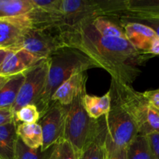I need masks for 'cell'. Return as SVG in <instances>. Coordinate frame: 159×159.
<instances>
[{
    "mask_svg": "<svg viewBox=\"0 0 159 159\" xmlns=\"http://www.w3.org/2000/svg\"><path fill=\"white\" fill-rule=\"evenodd\" d=\"M10 77H7V76H0V89L4 85V84L9 80V79Z\"/></svg>",
    "mask_w": 159,
    "mask_h": 159,
    "instance_id": "35",
    "label": "cell"
},
{
    "mask_svg": "<svg viewBox=\"0 0 159 159\" xmlns=\"http://www.w3.org/2000/svg\"><path fill=\"white\" fill-rule=\"evenodd\" d=\"M86 80L87 75L85 72L74 75L70 77L54 93L51 99V106L56 102L65 107L69 106L76 96L85 88Z\"/></svg>",
    "mask_w": 159,
    "mask_h": 159,
    "instance_id": "13",
    "label": "cell"
},
{
    "mask_svg": "<svg viewBox=\"0 0 159 159\" xmlns=\"http://www.w3.org/2000/svg\"><path fill=\"white\" fill-rule=\"evenodd\" d=\"M126 21V20H124ZM130 22H138V23H142V24L146 25V26H149L152 28L157 36L159 37V19H147V20H128Z\"/></svg>",
    "mask_w": 159,
    "mask_h": 159,
    "instance_id": "32",
    "label": "cell"
},
{
    "mask_svg": "<svg viewBox=\"0 0 159 159\" xmlns=\"http://www.w3.org/2000/svg\"><path fill=\"white\" fill-rule=\"evenodd\" d=\"M82 102L85 111L92 119L98 120L103 116L99 107L98 96H91L85 93L82 98Z\"/></svg>",
    "mask_w": 159,
    "mask_h": 159,
    "instance_id": "25",
    "label": "cell"
},
{
    "mask_svg": "<svg viewBox=\"0 0 159 159\" xmlns=\"http://www.w3.org/2000/svg\"><path fill=\"white\" fill-rule=\"evenodd\" d=\"M63 26H71L99 16L120 19L126 12L125 0H61Z\"/></svg>",
    "mask_w": 159,
    "mask_h": 159,
    "instance_id": "5",
    "label": "cell"
},
{
    "mask_svg": "<svg viewBox=\"0 0 159 159\" xmlns=\"http://www.w3.org/2000/svg\"><path fill=\"white\" fill-rule=\"evenodd\" d=\"M52 148L47 159H78L73 146L65 139L61 140Z\"/></svg>",
    "mask_w": 159,
    "mask_h": 159,
    "instance_id": "22",
    "label": "cell"
},
{
    "mask_svg": "<svg viewBox=\"0 0 159 159\" xmlns=\"http://www.w3.org/2000/svg\"><path fill=\"white\" fill-rule=\"evenodd\" d=\"M23 81L24 74L23 72L20 73L16 75L11 76L9 80L0 89V108H12Z\"/></svg>",
    "mask_w": 159,
    "mask_h": 159,
    "instance_id": "17",
    "label": "cell"
},
{
    "mask_svg": "<svg viewBox=\"0 0 159 159\" xmlns=\"http://www.w3.org/2000/svg\"><path fill=\"white\" fill-rule=\"evenodd\" d=\"M49 70V60L43 59L25 71L24 81L21 85L16 99L12 107L13 114L22 107L29 104L35 105L46 85Z\"/></svg>",
    "mask_w": 159,
    "mask_h": 159,
    "instance_id": "8",
    "label": "cell"
},
{
    "mask_svg": "<svg viewBox=\"0 0 159 159\" xmlns=\"http://www.w3.org/2000/svg\"><path fill=\"white\" fill-rule=\"evenodd\" d=\"M16 133L18 138L31 148H40L43 144V134L38 124H17Z\"/></svg>",
    "mask_w": 159,
    "mask_h": 159,
    "instance_id": "16",
    "label": "cell"
},
{
    "mask_svg": "<svg viewBox=\"0 0 159 159\" xmlns=\"http://www.w3.org/2000/svg\"><path fill=\"white\" fill-rule=\"evenodd\" d=\"M149 105L159 113V88L142 93Z\"/></svg>",
    "mask_w": 159,
    "mask_h": 159,
    "instance_id": "28",
    "label": "cell"
},
{
    "mask_svg": "<svg viewBox=\"0 0 159 159\" xmlns=\"http://www.w3.org/2000/svg\"><path fill=\"white\" fill-rule=\"evenodd\" d=\"M148 54L152 56L159 55V37L155 39L153 41Z\"/></svg>",
    "mask_w": 159,
    "mask_h": 159,
    "instance_id": "33",
    "label": "cell"
},
{
    "mask_svg": "<svg viewBox=\"0 0 159 159\" xmlns=\"http://www.w3.org/2000/svg\"><path fill=\"white\" fill-rule=\"evenodd\" d=\"M12 51L7 49H0V65L3 63V61H5V59L6 58L8 55L9 54V53Z\"/></svg>",
    "mask_w": 159,
    "mask_h": 159,
    "instance_id": "34",
    "label": "cell"
},
{
    "mask_svg": "<svg viewBox=\"0 0 159 159\" xmlns=\"http://www.w3.org/2000/svg\"><path fill=\"white\" fill-rule=\"evenodd\" d=\"M92 23L96 30L102 37L127 39L123 26H118L107 17H96L92 20Z\"/></svg>",
    "mask_w": 159,
    "mask_h": 159,
    "instance_id": "21",
    "label": "cell"
},
{
    "mask_svg": "<svg viewBox=\"0 0 159 159\" xmlns=\"http://www.w3.org/2000/svg\"><path fill=\"white\" fill-rule=\"evenodd\" d=\"M109 91L135 123L139 135L147 136L159 131V113L149 105L142 93L114 79H112Z\"/></svg>",
    "mask_w": 159,
    "mask_h": 159,
    "instance_id": "3",
    "label": "cell"
},
{
    "mask_svg": "<svg viewBox=\"0 0 159 159\" xmlns=\"http://www.w3.org/2000/svg\"><path fill=\"white\" fill-rule=\"evenodd\" d=\"M106 135H107V129L104 123L103 127L98 133V134L79 152L78 155V159H105L104 141H105Z\"/></svg>",
    "mask_w": 159,
    "mask_h": 159,
    "instance_id": "19",
    "label": "cell"
},
{
    "mask_svg": "<svg viewBox=\"0 0 159 159\" xmlns=\"http://www.w3.org/2000/svg\"><path fill=\"white\" fill-rule=\"evenodd\" d=\"M85 93L86 88L83 89L68 106L65 122L64 139L73 146L77 155L98 134L104 124L102 116L93 120L85 111L82 102Z\"/></svg>",
    "mask_w": 159,
    "mask_h": 159,
    "instance_id": "4",
    "label": "cell"
},
{
    "mask_svg": "<svg viewBox=\"0 0 159 159\" xmlns=\"http://www.w3.org/2000/svg\"><path fill=\"white\" fill-rule=\"evenodd\" d=\"M16 127L15 121L0 126V159H15Z\"/></svg>",
    "mask_w": 159,
    "mask_h": 159,
    "instance_id": "15",
    "label": "cell"
},
{
    "mask_svg": "<svg viewBox=\"0 0 159 159\" xmlns=\"http://www.w3.org/2000/svg\"><path fill=\"white\" fill-rule=\"evenodd\" d=\"M33 9L32 0H0V19L26 15Z\"/></svg>",
    "mask_w": 159,
    "mask_h": 159,
    "instance_id": "18",
    "label": "cell"
},
{
    "mask_svg": "<svg viewBox=\"0 0 159 159\" xmlns=\"http://www.w3.org/2000/svg\"><path fill=\"white\" fill-rule=\"evenodd\" d=\"M102 116L107 136L118 147L127 148L130 141L139 134L131 117L112 96L110 110Z\"/></svg>",
    "mask_w": 159,
    "mask_h": 159,
    "instance_id": "7",
    "label": "cell"
},
{
    "mask_svg": "<svg viewBox=\"0 0 159 159\" xmlns=\"http://www.w3.org/2000/svg\"><path fill=\"white\" fill-rule=\"evenodd\" d=\"M40 114L37 107L34 104H29L22 107L14 115L16 123L19 124V122L23 124H37Z\"/></svg>",
    "mask_w": 159,
    "mask_h": 159,
    "instance_id": "23",
    "label": "cell"
},
{
    "mask_svg": "<svg viewBox=\"0 0 159 159\" xmlns=\"http://www.w3.org/2000/svg\"><path fill=\"white\" fill-rule=\"evenodd\" d=\"M127 159H155L147 136L135 137L126 148Z\"/></svg>",
    "mask_w": 159,
    "mask_h": 159,
    "instance_id": "20",
    "label": "cell"
},
{
    "mask_svg": "<svg viewBox=\"0 0 159 159\" xmlns=\"http://www.w3.org/2000/svg\"><path fill=\"white\" fill-rule=\"evenodd\" d=\"M121 24L124 30L127 40L139 52L144 54H149L148 52L152 43L158 37L155 31L149 26L138 22L121 20Z\"/></svg>",
    "mask_w": 159,
    "mask_h": 159,
    "instance_id": "11",
    "label": "cell"
},
{
    "mask_svg": "<svg viewBox=\"0 0 159 159\" xmlns=\"http://www.w3.org/2000/svg\"><path fill=\"white\" fill-rule=\"evenodd\" d=\"M68 110V106L56 102L40 116L37 124L41 127L43 134V144L40 148L43 152L64 139Z\"/></svg>",
    "mask_w": 159,
    "mask_h": 159,
    "instance_id": "9",
    "label": "cell"
},
{
    "mask_svg": "<svg viewBox=\"0 0 159 159\" xmlns=\"http://www.w3.org/2000/svg\"><path fill=\"white\" fill-rule=\"evenodd\" d=\"M147 138L154 157L155 159H159V131L149 134L147 135Z\"/></svg>",
    "mask_w": 159,
    "mask_h": 159,
    "instance_id": "29",
    "label": "cell"
},
{
    "mask_svg": "<svg viewBox=\"0 0 159 159\" xmlns=\"http://www.w3.org/2000/svg\"><path fill=\"white\" fill-rule=\"evenodd\" d=\"M126 12L121 20L159 19V0H125Z\"/></svg>",
    "mask_w": 159,
    "mask_h": 159,
    "instance_id": "14",
    "label": "cell"
},
{
    "mask_svg": "<svg viewBox=\"0 0 159 159\" xmlns=\"http://www.w3.org/2000/svg\"><path fill=\"white\" fill-rule=\"evenodd\" d=\"M34 7L51 12H61V0H32Z\"/></svg>",
    "mask_w": 159,
    "mask_h": 159,
    "instance_id": "27",
    "label": "cell"
},
{
    "mask_svg": "<svg viewBox=\"0 0 159 159\" xmlns=\"http://www.w3.org/2000/svg\"><path fill=\"white\" fill-rule=\"evenodd\" d=\"M48 60L49 70L46 85L35 104L40 116L50 108L51 97L62 83L74 75L97 68L85 54L68 47L56 51L48 57Z\"/></svg>",
    "mask_w": 159,
    "mask_h": 159,
    "instance_id": "2",
    "label": "cell"
},
{
    "mask_svg": "<svg viewBox=\"0 0 159 159\" xmlns=\"http://www.w3.org/2000/svg\"><path fill=\"white\" fill-rule=\"evenodd\" d=\"M32 26L28 15L0 19V49L12 51Z\"/></svg>",
    "mask_w": 159,
    "mask_h": 159,
    "instance_id": "10",
    "label": "cell"
},
{
    "mask_svg": "<svg viewBox=\"0 0 159 159\" xmlns=\"http://www.w3.org/2000/svg\"><path fill=\"white\" fill-rule=\"evenodd\" d=\"M44 152L40 148L34 149L23 144L18 138L15 149V159H47L48 155H43Z\"/></svg>",
    "mask_w": 159,
    "mask_h": 159,
    "instance_id": "24",
    "label": "cell"
},
{
    "mask_svg": "<svg viewBox=\"0 0 159 159\" xmlns=\"http://www.w3.org/2000/svg\"><path fill=\"white\" fill-rule=\"evenodd\" d=\"M61 34L65 47L79 51L112 79L127 85H131L141 74L139 67L152 56L139 52L127 39L102 37L92 20L61 26Z\"/></svg>",
    "mask_w": 159,
    "mask_h": 159,
    "instance_id": "1",
    "label": "cell"
},
{
    "mask_svg": "<svg viewBox=\"0 0 159 159\" xmlns=\"http://www.w3.org/2000/svg\"><path fill=\"white\" fill-rule=\"evenodd\" d=\"M98 102L99 107L102 111V115H106L109 113L111 107V96H110V92H107L104 96H98Z\"/></svg>",
    "mask_w": 159,
    "mask_h": 159,
    "instance_id": "30",
    "label": "cell"
},
{
    "mask_svg": "<svg viewBox=\"0 0 159 159\" xmlns=\"http://www.w3.org/2000/svg\"><path fill=\"white\" fill-rule=\"evenodd\" d=\"M104 150H105V159H127L126 148L116 146L107 134L106 135L104 141Z\"/></svg>",
    "mask_w": 159,
    "mask_h": 159,
    "instance_id": "26",
    "label": "cell"
},
{
    "mask_svg": "<svg viewBox=\"0 0 159 159\" xmlns=\"http://www.w3.org/2000/svg\"><path fill=\"white\" fill-rule=\"evenodd\" d=\"M41 60L25 50L12 51L0 65V76L10 77L23 73Z\"/></svg>",
    "mask_w": 159,
    "mask_h": 159,
    "instance_id": "12",
    "label": "cell"
},
{
    "mask_svg": "<svg viewBox=\"0 0 159 159\" xmlns=\"http://www.w3.org/2000/svg\"><path fill=\"white\" fill-rule=\"evenodd\" d=\"M63 48L65 44L61 34V26H31L12 51L23 49L34 57L48 59Z\"/></svg>",
    "mask_w": 159,
    "mask_h": 159,
    "instance_id": "6",
    "label": "cell"
},
{
    "mask_svg": "<svg viewBox=\"0 0 159 159\" xmlns=\"http://www.w3.org/2000/svg\"><path fill=\"white\" fill-rule=\"evenodd\" d=\"M12 121H15V119H14V114L12 111V108L11 107L0 108V126L9 124Z\"/></svg>",
    "mask_w": 159,
    "mask_h": 159,
    "instance_id": "31",
    "label": "cell"
}]
</instances>
